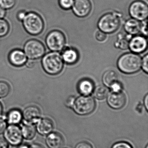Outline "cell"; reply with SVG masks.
<instances>
[{
	"instance_id": "cell-1",
	"label": "cell",
	"mask_w": 148,
	"mask_h": 148,
	"mask_svg": "<svg viewBox=\"0 0 148 148\" xmlns=\"http://www.w3.org/2000/svg\"><path fill=\"white\" fill-rule=\"evenodd\" d=\"M142 60L137 54L128 53L122 55L117 61V66L122 72L126 74L136 73L139 71Z\"/></svg>"
},
{
	"instance_id": "cell-2",
	"label": "cell",
	"mask_w": 148,
	"mask_h": 148,
	"mask_svg": "<svg viewBox=\"0 0 148 148\" xmlns=\"http://www.w3.org/2000/svg\"><path fill=\"white\" fill-rule=\"evenodd\" d=\"M42 66L45 71L50 75L59 74L64 67V60L62 56L56 52L49 53L43 57Z\"/></svg>"
},
{
	"instance_id": "cell-3",
	"label": "cell",
	"mask_w": 148,
	"mask_h": 148,
	"mask_svg": "<svg viewBox=\"0 0 148 148\" xmlns=\"http://www.w3.org/2000/svg\"><path fill=\"white\" fill-rule=\"evenodd\" d=\"M121 24L120 16L115 12L108 13L99 19L98 26L100 31L106 34L115 32L119 28Z\"/></svg>"
},
{
	"instance_id": "cell-4",
	"label": "cell",
	"mask_w": 148,
	"mask_h": 148,
	"mask_svg": "<svg viewBox=\"0 0 148 148\" xmlns=\"http://www.w3.org/2000/svg\"><path fill=\"white\" fill-rule=\"evenodd\" d=\"M23 24L27 32L32 35L40 34L44 29L43 20L35 13L30 12L27 14L23 20Z\"/></svg>"
},
{
	"instance_id": "cell-5",
	"label": "cell",
	"mask_w": 148,
	"mask_h": 148,
	"mask_svg": "<svg viewBox=\"0 0 148 148\" xmlns=\"http://www.w3.org/2000/svg\"><path fill=\"white\" fill-rule=\"evenodd\" d=\"M74 111L80 115H86L92 112L96 107V103L92 97L81 96L75 100L73 106Z\"/></svg>"
},
{
	"instance_id": "cell-6",
	"label": "cell",
	"mask_w": 148,
	"mask_h": 148,
	"mask_svg": "<svg viewBox=\"0 0 148 148\" xmlns=\"http://www.w3.org/2000/svg\"><path fill=\"white\" fill-rule=\"evenodd\" d=\"M47 47L53 52L63 50L66 43L64 34L60 31H52L47 35L46 39Z\"/></svg>"
},
{
	"instance_id": "cell-7",
	"label": "cell",
	"mask_w": 148,
	"mask_h": 148,
	"mask_svg": "<svg viewBox=\"0 0 148 148\" xmlns=\"http://www.w3.org/2000/svg\"><path fill=\"white\" fill-rule=\"evenodd\" d=\"M24 53L29 59L35 60L41 58L45 52L44 45L36 40L27 41L24 48Z\"/></svg>"
},
{
	"instance_id": "cell-8",
	"label": "cell",
	"mask_w": 148,
	"mask_h": 148,
	"mask_svg": "<svg viewBox=\"0 0 148 148\" xmlns=\"http://www.w3.org/2000/svg\"><path fill=\"white\" fill-rule=\"evenodd\" d=\"M129 13L131 16L135 19L145 20L148 15V5L141 0H136L131 4L129 7Z\"/></svg>"
},
{
	"instance_id": "cell-9",
	"label": "cell",
	"mask_w": 148,
	"mask_h": 148,
	"mask_svg": "<svg viewBox=\"0 0 148 148\" xmlns=\"http://www.w3.org/2000/svg\"><path fill=\"white\" fill-rule=\"evenodd\" d=\"M4 137L6 141L14 146L19 145L23 139L21 129L16 125H10L4 132Z\"/></svg>"
},
{
	"instance_id": "cell-10",
	"label": "cell",
	"mask_w": 148,
	"mask_h": 148,
	"mask_svg": "<svg viewBox=\"0 0 148 148\" xmlns=\"http://www.w3.org/2000/svg\"><path fill=\"white\" fill-rule=\"evenodd\" d=\"M92 5L90 0H74L73 6L74 13L78 17H86L91 11Z\"/></svg>"
},
{
	"instance_id": "cell-11",
	"label": "cell",
	"mask_w": 148,
	"mask_h": 148,
	"mask_svg": "<svg viewBox=\"0 0 148 148\" xmlns=\"http://www.w3.org/2000/svg\"><path fill=\"white\" fill-rule=\"evenodd\" d=\"M108 104L114 109H120L123 108L126 103L125 95L121 91L112 92L107 98Z\"/></svg>"
},
{
	"instance_id": "cell-12",
	"label": "cell",
	"mask_w": 148,
	"mask_h": 148,
	"mask_svg": "<svg viewBox=\"0 0 148 148\" xmlns=\"http://www.w3.org/2000/svg\"><path fill=\"white\" fill-rule=\"evenodd\" d=\"M129 47L134 53H141L145 51L147 47V41L145 37L136 36L129 41Z\"/></svg>"
},
{
	"instance_id": "cell-13",
	"label": "cell",
	"mask_w": 148,
	"mask_h": 148,
	"mask_svg": "<svg viewBox=\"0 0 148 148\" xmlns=\"http://www.w3.org/2000/svg\"><path fill=\"white\" fill-rule=\"evenodd\" d=\"M22 116L27 123L30 124L35 123L40 119V110L37 106H28L24 110Z\"/></svg>"
},
{
	"instance_id": "cell-14",
	"label": "cell",
	"mask_w": 148,
	"mask_h": 148,
	"mask_svg": "<svg viewBox=\"0 0 148 148\" xmlns=\"http://www.w3.org/2000/svg\"><path fill=\"white\" fill-rule=\"evenodd\" d=\"M9 59L13 65L17 66L24 65L27 61V58L25 53L18 49L13 50L10 53Z\"/></svg>"
},
{
	"instance_id": "cell-15",
	"label": "cell",
	"mask_w": 148,
	"mask_h": 148,
	"mask_svg": "<svg viewBox=\"0 0 148 148\" xmlns=\"http://www.w3.org/2000/svg\"><path fill=\"white\" fill-rule=\"evenodd\" d=\"M46 143L49 148H60L64 145V139L59 133L52 132L47 136Z\"/></svg>"
},
{
	"instance_id": "cell-16",
	"label": "cell",
	"mask_w": 148,
	"mask_h": 148,
	"mask_svg": "<svg viewBox=\"0 0 148 148\" xmlns=\"http://www.w3.org/2000/svg\"><path fill=\"white\" fill-rule=\"evenodd\" d=\"M36 128L37 131L39 134L42 135H48L53 130V123L49 119H40L37 122Z\"/></svg>"
},
{
	"instance_id": "cell-17",
	"label": "cell",
	"mask_w": 148,
	"mask_h": 148,
	"mask_svg": "<svg viewBox=\"0 0 148 148\" xmlns=\"http://www.w3.org/2000/svg\"><path fill=\"white\" fill-rule=\"evenodd\" d=\"M62 58L63 60L69 64H73L78 60L79 54L75 49L70 47L64 48Z\"/></svg>"
},
{
	"instance_id": "cell-18",
	"label": "cell",
	"mask_w": 148,
	"mask_h": 148,
	"mask_svg": "<svg viewBox=\"0 0 148 148\" xmlns=\"http://www.w3.org/2000/svg\"><path fill=\"white\" fill-rule=\"evenodd\" d=\"M94 88L93 82L88 79H81L78 84V90L84 96H89L93 92Z\"/></svg>"
},
{
	"instance_id": "cell-19",
	"label": "cell",
	"mask_w": 148,
	"mask_h": 148,
	"mask_svg": "<svg viewBox=\"0 0 148 148\" xmlns=\"http://www.w3.org/2000/svg\"><path fill=\"white\" fill-rule=\"evenodd\" d=\"M103 81L106 86L111 88L119 83L118 75L115 71L112 70L107 71L103 75Z\"/></svg>"
},
{
	"instance_id": "cell-20",
	"label": "cell",
	"mask_w": 148,
	"mask_h": 148,
	"mask_svg": "<svg viewBox=\"0 0 148 148\" xmlns=\"http://www.w3.org/2000/svg\"><path fill=\"white\" fill-rule=\"evenodd\" d=\"M141 24L135 19H130L125 22L124 29L125 32L131 35L137 34L141 30Z\"/></svg>"
},
{
	"instance_id": "cell-21",
	"label": "cell",
	"mask_w": 148,
	"mask_h": 148,
	"mask_svg": "<svg viewBox=\"0 0 148 148\" xmlns=\"http://www.w3.org/2000/svg\"><path fill=\"white\" fill-rule=\"evenodd\" d=\"M22 113L18 109L11 110L7 116L8 123L11 125L20 123L22 120Z\"/></svg>"
},
{
	"instance_id": "cell-22",
	"label": "cell",
	"mask_w": 148,
	"mask_h": 148,
	"mask_svg": "<svg viewBox=\"0 0 148 148\" xmlns=\"http://www.w3.org/2000/svg\"><path fill=\"white\" fill-rule=\"evenodd\" d=\"M21 130L23 137L28 140L33 139L36 135V128L33 124L27 123L22 126Z\"/></svg>"
},
{
	"instance_id": "cell-23",
	"label": "cell",
	"mask_w": 148,
	"mask_h": 148,
	"mask_svg": "<svg viewBox=\"0 0 148 148\" xmlns=\"http://www.w3.org/2000/svg\"><path fill=\"white\" fill-rule=\"evenodd\" d=\"M108 93L109 90L106 86H99L95 89L93 94L96 98L99 100H103L107 97Z\"/></svg>"
},
{
	"instance_id": "cell-24",
	"label": "cell",
	"mask_w": 148,
	"mask_h": 148,
	"mask_svg": "<svg viewBox=\"0 0 148 148\" xmlns=\"http://www.w3.org/2000/svg\"><path fill=\"white\" fill-rule=\"evenodd\" d=\"M129 40L128 38L120 35L119 37L118 40L115 44L116 47L122 50H125L129 47Z\"/></svg>"
},
{
	"instance_id": "cell-25",
	"label": "cell",
	"mask_w": 148,
	"mask_h": 148,
	"mask_svg": "<svg viewBox=\"0 0 148 148\" xmlns=\"http://www.w3.org/2000/svg\"><path fill=\"white\" fill-rule=\"evenodd\" d=\"M10 91V86L6 82H0V98L7 97L9 94Z\"/></svg>"
},
{
	"instance_id": "cell-26",
	"label": "cell",
	"mask_w": 148,
	"mask_h": 148,
	"mask_svg": "<svg viewBox=\"0 0 148 148\" xmlns=\"http://www.w3.org/2000/svg\"><path fill=\"white\" fill-rule=\"evenodd\" d=\"M9 31V25L5 20L0 19V37L7 35Z\"/></svg>"
},
{
	"instance_id": "cell-27",
	"label": "cell",
	"mask_w": 148,
	"mask_h": 148,
	"mask_svg": "<svg viewBox=\"0 0 148 148\" xmlns=\"http://www.w3.org/2000/svg\"><path fill=\"white\" fill-rule=\"evenodd\" d=\"M16 4V0H0V7L4 9L12 8Z\"/></svg>"
},
{
	"instance_id": "cell-28",
	"label": "cell",
	"mask_w": 148,
	"mask_h": 148,
	"mask_svg": "<svg viewBox=\"0 0 148 148\" xmlns=\"http://www.w3.org/2000/svg\"><path fill=\"white\" fill-rule=\"evenodd\" d=\"M74 1V0H59V4L61 8L68 10L72 7Z\"/></svg>"
},
{
	"instance_id": "cell-29",
	"label": "cell",
	"mask_w": 148,
	"mask_h": 148,
	"mask_svg": "<svg viewBox=\"0 0 148 148\" xmlns=\"http://www.w3.org/2000/svg\"><path fill=\"white\" fill-rule=\"evenodd\" d=\"M112 148H132L130 145L126 142H121L113 145Z\"/></svg>"
},
{
	"instance_id": "cell-30",
	"label": "cell",
	"mask_w": 148,
	"mask_h": 148,
	"mask_svg": "<svg viewBox=\"0 0 148 148\" xmlns=\"http://www.w3.org/2000/svg\"><path fill=\"white\" fill-rule=\"evenodd\" d=\"M148 54H146L145 56L143 58V60H142V65L141 66H142L143 70L146 73H148Z\"/></svg>"
},
{
	"instance_id": "cell-31",
	"label": "cell",
	"mask_w": 148,
	"mask_h": 148,
	"mask_svg": "<svg viewBox=\"0 0 148 148\" xmlns=\"http://www.w3.org/2000/svg\"><path fill=\"white\" fill-rule=\"evenodd\" d=\"M107 38L106 34L101 31H98L96 34V38L99 41H103Z\"/></svg>"
},
{
	"instance_id": "cell-32",
	"label": "cell",
	"mask_w": 148,
	"mask_h": 148,
	"mask_svg": "<svg viewBox=\"0 0 148 148\" xmlns=\"http://www.w3.org/2000/svg\"><path fill=\"white\" fill-rule=\"evenodd\" d=\"M75 148H93L90 144L88 142H82L79 143Z\"/></svg>"
},
{
	"instance_id": "cell-33",
	"label": "cell",
	"mask_w": 148,
	"mask_h": 148,
	"mask_svg": "<svg viewBox=\"0 0 148 148\" xmlns=\"http://www.w3.org/2000/svg\"><path fill=\"white\" fill-rule=\"evenodd\" d=\"M75 99V97L73 96H71L67 98L66 100L65 105L68 107H73Z\"/></svg>"
},
{
	"instance_id": "cell-34",
	"label": "cell",
	"mask_w": 148,
	"mask_h": 148,
	"mask_svg": "<svg viewBox=\"0 0 148 148\" xmlns=\"http://www.w3.org/2000/svg\"><path fill=\"white\" fill-rule=\"evenodd\" d=\"M7 128V123L2 118H0V134L5 132Z\"/></svg>"
},
{
	"instance_id": "cell-35",
	"label": "cell",
	"mask_w": 148,
	"mask_h": 148,
	"mask_svg": "<svg viewBox=\"0 0 148 148\" xmlns=\"http://www.w3.org/2000/svg\"><path fill=\"white\" fill-rule=\"evenodd\" d=\"M8 143L3 138H0V148H8Z\"/></svg>"
},
{
	"instance_id": "cell-36",
	"label": "cell",
	"mask_w": 148,
	"mask_h": 148,
	"mask_svg": "<svg viewBox=\"0 0 148 148\" xmlns=\"http://www.w3.org/2000/svg\"><path fill=\"white\" fill-rule=\"evenodd\" d=\"M26 12L25 11H21L18 14V18L19 20L23 21L26 15Z\"/></svg>"
},
{
	"instance_id": "cell-37",
	"label": "cell",
	"mask_w": 148,
	"mask_h": 148,
	"mask_svg": "<svg viewBox=\"0 0 148 148\" xmlns=\"http://www.w3.org/2000/svg\"><path fill=\"white\" fill-rule=\"evenodd\" d=\"M25 64L26 65L28 68H32L35 65V63L33 60L30 59L29 60H27Z\"/></svg>"
},
{
	"instance_id": "cell-38",
	"label": "cell",
	"mask_w": 148,
	"mask_h": 148,
	"mask_svg": "<svg viewBox=\"0 0 148 148\" xmlns=\"http://www.w3.org/2000/svg\"><path fill=\"white\" fill-rule=\"evenodd\" d=\"M140 31L144 35L147 36V27H146V23L145 22L143 25H141V30Z\"/></svg>"
},
{
	"instance_id": "cell-39",
	"label": "cell",
	"mask_w": 148,
	"mask_h": 148,
	"mask_svg": "<svg viewBox=\"0 0 148 148\" xmlns=\"http://www.w3.org/2000/svg\"><path fill=\"white\" fill-rule=\"evenodd\" d=\"M6 14L5 9L0 7V19H2L5 17Z\"/></svg>"
},
{
	"instance_id": "cell-40",
	"label": "cell",
	"mask_w": 148,
	"mask_h": 148,
	"mask_svg": "<svg viewBox=\"0 0 148 148\" xmlns=\"http://www.w3.org/2000/svg\"><path fill=\"white\" fill-rule=\"evenodd\" d=\"M30 148H44L42 145L34 143L30 146Z\"/></svg>"
},
{
	"instance_id": "cell-41",
	"label": "cell",
	"mask_w": 148,
	"mask_h": 148,
	"mask_svg": "<svg viewBox=\"0 0 148 148\" xmlns=\"http://www.w3.org/2000/svg\"><path fill=\"white\" fill-rule=\"evenodd\" d=\"M144 104L145 107H146V110H148V96L146 95L145 98Z\"/></svg>"
},
{
	"instance_id": "cell-42",
	"label": "cell",
	"mask_w": 148,
	"mask_h": 148,
	"mask_svg": "<svg viewBox=\"0 0 148 148\" xmlns=\"http://www.w3.org/2000/svg\"><path fill=\"white\" fill-rule=\"evenodd\" d=\"M19 148H30V146H28L27 145H20Z\"/></svg>"
},
{
	"instance_id": "cell-43",
	"label": "cell",
	"mask_w": 148,
	"mask_h": 148,
	"mask_svg": "<svg viewBox=\"0 0 148 148\" xmlns=\"http://www.w3.org/2000/svg\"><path fill=\"white\" fill-rule=\"evenodd\" d=\"M2 110H3V107L1 104L0 103V116L2 114Z\"/></svg>"
},
{
	"instance_id": "cell-44",
	"label": "cell",
	"mask_w": 148,
	"mask_h": 148,
	"mask_svg": "<svg viewBox=\"0 0 148 148\" xmlns=\"http://www.w3.org/2000/svg\"><path fill=\"white\" fill-rule=\"evenodd\" d=\"M146 148H148V146H147V147H146Z\"/></svg>"
}]
</instances>
